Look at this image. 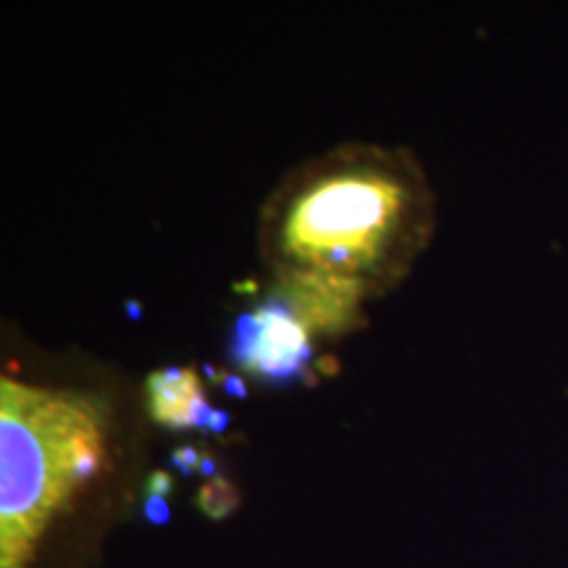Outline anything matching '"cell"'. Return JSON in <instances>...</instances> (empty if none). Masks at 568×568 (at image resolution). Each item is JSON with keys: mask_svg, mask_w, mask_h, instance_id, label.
Segmentation results:
<instances>
[{"mask_svg": "<svg viewBox=\"0 0 568 568\" xmlns=\"http://www.w3.org/2000/svg\"><path fill=\"white\" fill-rule=\"evenodd\" d=\"M414 209L410 182L389 172L385 159H353L311 176L290 195L276 224V247L290 268L368 284L410 240Z\"/></svg>", "mask_w": 568, "mask_h": 568, "instance_id": "7a4b0ae2", "label": "cell"}, {"mask_svg": "<svg viewBox=\"0 0 568 568\" xmlns=\"http://www.w3.org/2000/svg\"><path fill=\"white\" fill-rule=\"evenodd\" d=\"M201 456L203 453L197 450V447L193 445H184V447H176V450L172 453V464L180 468L182 474H195L197 468H201Z\"/></svg>", "mask_w": 568, "mask_h": 568, "instance_id": "52a82bcc", "label": "cell"}, {"mask_svg": "<svg viewBox=\"0 0 568 568\" xmlns=\"http://www.w3.org/2000/svg\"><path fill=\"white\" fill-rule=\"evenodd\" d=\"M226 426H230V414H226V410H216V408H213V416H211L209 429L216 432V435H222Z\"/></svg>", "mask_w": 568, "mask_h": 568, "instance_id": "8fae6325", "label": "cell"}, {"mask_svg": "<svg viewBox=\"0 0 568 568\" xmlns=\"http://www.w3.org/2000/svg\"><path fill=\"white\" fill-rule=\"evenodd\" d=\"M280 293L287 297L308 332L337 335V332L351 329L361 297L366 295V284L287 266L282 272Z\"/></svg>", "mask_w": 568, "mask_h": 568, "instance_id": "277c9868", "label": "cell"}, {"mask_svg": "<svg viewBox=\"0 0 568 568\" xmlns=\"http://www.w3.org/2000/svg\"><path fill=\"white\" fill-rule=\"evenodd\" d=\"M105 458L101 400L0 382V568H30Z\"/></svg>", "mask_w": 568, "mask_h": 568, "instance_id": "6da1fadb", "label": "cell"}, {"mask_svg": "<svg viewBox=\"0 0 568 568\" xmlns=\"http://www.w3.org/2000/svg\"><path fill=\"white\" fill-rule=\"evenodd\" d=\"M311 332L295 314L280 290L266 297L255 311H245L234 322L230 337V358L253 379L266 385H293L308 372Z\"/></svg>", "mask_w": 568, "mask_h": 568, "instance_id": "3957f363", "label": "cell"}, {"mask_svg": "<svg viewBox=\"0 0 568 568\" xmlns=\"http://www.w3.org/2000/svg\"><path fill=\"white\" fill-rule=\"evenodd\" d=\"M145 516H148V521H151V524H166L169 516H172V510H169V506H166V497L148 495Z\"/></svg>", "mask_w": 568, "mask_h": 568, "instance_id": "ba28073f", "label": "cell"}, {"mask_svg": "<svg viewBox=\"0 0 568 568\" xmlns=\"http://www.w3.org/2000/svg\"><path fill=\"white\" fill-rule=\"evenodd\" d=\"M169 493H172V477H169L166 471L151 474V479H148V495L166 497Z\"/></svg>", "mask_w": 568, "mask_h": 568, "instance_id": "9c48e42d", "label": "cell"}, {"mask_svg": "<svg viewBox=\"0 0 568 568\" xmlns=\"http://www.w3.org/2000/svg\"><path fill=\"white\" fill-rule=\"evenodd\" d=\"M201 474L203 477H216V464H213V458L209 456V453H203L201 456Z\"/></svg>", "mask_w": 568, "mask_h": 568, "instance_id": "7c38bea8", "label": "cell"}, {"mask_svg": "<svg viewBox=\"0 0 568 568\" xmlns=\"http://www.w3.org/2000/svg\"><path fill=\"white\" fill-rule=\"evenodd\" d=\"M145 395L153 422L166 429H209L213 408L205 403L195 368L169 366L151 372L145 379Z\"/></svg>", "mask_w": 568, "mask_h": 568, "instance_id": "5b68a950", "label": "cell"}, {"mask_svg": "<svg viewBox=\"0 0 568 568\" xmlns=\"http://www.w3.org/2000/svg\"><path fill=\"white\" fill-rule=\"evenodd\" d=\"M222 385H224V389H226V393H230L232 397H247L245 382L240 379V376L226 374V376H222Z\"/></svg>", "mask_w": 568, "mask_h": 568, "instance_id": "30bf717a", "label": "cell"}, {"mask_svg": "<svg viewBox=\"0 0 568 568\" xmlns=\"http://www.w3.org/2000/svg\"><path fill=\"white\" fill-rule=\"evenodd\" d=\"M195 506L209 518H226L240 506V493L234 489L232 481H226L224 477H213L201 487Z\"/></svg>", "mask_w": 568, "mask_h": 568, "instance_id": "8992f818", "label": "cell"}]
</instances>
